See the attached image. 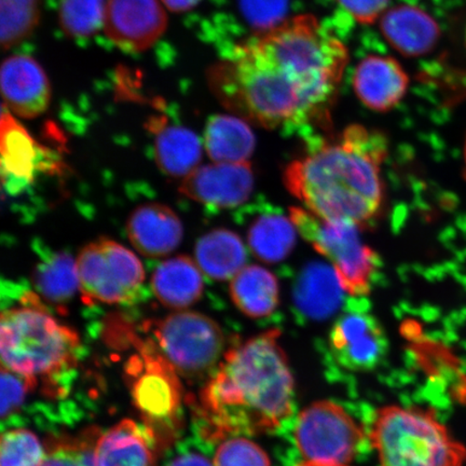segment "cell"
<instances>
[{"label": "cell", "mask_w": 466, "mask_h": 466, "mask_svg": "<svg viewBox=\"0 0 466 466\" xmlns=\"http://www.w3.org/2000/svg\"><path fill=\"white\" fill-rule=\"evenodd\" d=\"M348 61L339 39L299 15L235 46L209 85L226 108L265 129L325 127Z\"/></svg>", "instance_id": "cell-1"}, {"label": "cell", "mask_w": 466, "mask_h": 466, "mask_svg": "<svg viewBox=\"0 0 466 466\" xmlns=\"http://www.w3.org/2000/svg\"><path fill=\"white\" fill-rule=\"evenodd\" d=\"M387 155L388 141L381 132L352 125L291 162L284 183L318 218L363 229L380 217L381 167Z\"/></svg>", "instance_id": "cell-2"}, {"label": "cell", "mask_w": 466, "mask_h": 466, "mask_svg": "<svg viewBox=\"0 0 466 466\" xmlns=\"http://www.w3.org/2000/svg\"><path fill=\"white\" fill-rule=\"evenodd\" d=\"M279 337L268 330L225 353L201 393L217 439L275 432L293 415L295 380Z\"/></svg>", "instance_id": "cell-3"}, {"label": "cell", "mask_w": 466, "mask_h": 466, "mask_svg": "<svg viewBox=\"0 0 466 466\" xmlns=\"http://www.w3.org/2000/svg\"><path fill=\"white\" fill-rule=\"evenodd\" d=\"M79 338L40 304L38 297L25 295L17 306L5 309L0 322L2 366L37 386L56 380L77 362Z\"/></svg>", "instance_id": "cell-4"}, {"label": "cell", "mask_w": 466, "mask_h": 466, "mask_svg": "<svg viewBox=\"0 0 466 466\" xmlns=\"http://www.w3.org/2000/svg\"><path fill=\"white\" fill-rule=\"evenodd\" d=\"M370 437L380 466H463L466 461V448L422 408H380Z\"/></svg>", "instance_id": "cell-5"}, {"label": "cell", "mask_w": 466, "mask_h": 466, "mask_svg": "<svg viewBox=\"0 0 466 466\" xmlns=\"http://www.w3.org/2000/svg\"><path fill=\"white\" fill-rule=\"evenodd\" d=\"M289 218L314 249L331 262L343 290L355 297L370 293L380 259L360 240L358 227L331 223L299 208H290Z\"/></svg>", "instance_id": "cell-6"}, {"label": "cell", "mask_w": 466, "mask_h": 466, "mask_svg": "<svg viewBox=\"0 0 466 466\" xmlns=\"http://www.w3.org/2000/svg\"><path fill=\"white\" fill-rule=\"evenodd\" d=\"M150 348L187 378L207 374L225 355V335L217 322L204 314H170L151 328Z\"/></svg>", "instance_id": "cell-7"}, {"label": "cell", "mask_w": 466, "mask_h": 466, "mask_svg": "<svg viewBox=\"0 0 466 466\" xmlns=\"http://www.w3.org/2000/svg\"><path fill=\"white\" fill-rule=\"evenodd\" d=\"M76 264L79 289L86 302H129L138 294L145 279L137 256L107 238L87 244Z\"/></svg>", "instance_id": "cell-8"}, {"label": "cell", "mask_w": 466, "mask_h": 466, "mask_svg": "<svg viewBox=\"0 0 466 466\" xmlns=\"http://www.w3.org/2000/svg\"><path fill=\"white\" fill-rule=\"evenodd\" d=\"M364 439L362 427L334 401H316L296 420V446L309 462L347 465L357 456Z\"/></svg>", "instance_id": "cell-9"}, {"label": "cell", "mask_w": 466, "mask_h": 466, "mask_svg": "<svg viewBox=\"0 0 466 466\" xmlns=\"http://www.w3.org/2000/svg\"><path fill=\"white\" fill-rule=\"evenodd\" d=\"M329 343L337 362L352 371H370L388 353V339L379 320L363 308H350L336 320Z\"/></svg>", "instance_id": "cell-10"}, {"label": "cell", "mask_w": 466, "mask_h": 466, "mask_svg": "<svg viewBox=\"0 0 466 466\" xmlns=\"http://www.w3.org/2000/svg\"><path fill=\"white\" fill-rule=\"evenodd\" d=\"M104 29L120 49L147 50L167 28V15L159 0H107Z\"/></svg>", "instance_id": "cell-11"}, {"label": "cell", "mask_w": 466, "mask_h": 466, "mask_svg": "<svg viewBox=\"0 0 466 466\" xmlns=\"http://www.w3.org/2000/svg\"><path fill=\"white\" fill-rule=\"evenodd\" d=\"M254 188L249 162L198 167L184 177L179 191L206 206L231 208L246 202Z\"/></svg>", "instance_id": "cell-12"}, {"label": "cell", "mask_w": 466, "mask_h": 466, "mask_svg": "<svg viewBox=\"0 0 466 466\" xmlns=\"http://www.w3.org/2000/svg\"><path fill=\"white\" fill-rule=\"evenodd\" d=\"M5 106L23 118H35L46 112L51 98L48 77L37 61L26 56L7 58L2 66Z\"/></svg>", "instance_id": "cell-13"}, {"label": "cell", "mask_w": 466, "mask_h": 466, "mask_svg": "<svg viewBox=\"0 0 466 466\" xmlns=\"http://www.w3.org/2000/svg\"><path fill=\"white\" fill-rule=\"evenodd\" d=\"M410 78L393 57L370 56L355 69L353 89L365 106L384 113L406 95Z\"/></svg>", "instance_id": "cell-14"}, {"label": "cell", "mask_w": 466, "mask_h": 466, "mask_svg": "<svg viewBox=\"0 0 466 466\" xmlns=\"http://www.w3.org/2000/svg\"><path fill=\"white\" fill-rule=\"evenodd\" d=\"M144 370L133 384L132 395L138 410L154 421L171 419L180 404V389L174 370L147 347Z\"/></svg>", "instance_id": "cell-15"}, {"label": "cell", "mask_w": 466, "mask_h": 466, "mask_svg": "<svg viewBox=\"0 0 466 466\" xmlns=\"http://www.w3.org/2000/svg\"><path fill=\"white\" fill-rule=\"evenodd\" d=\"M127 230L132 246L149 258L171 254L183 238V226L177 215L159 203L144 204L134 209Z\"/></svg>", "instance_id": "cell-16"}, {"label": "cell", "mask_w": 466, "mask_h": 466, "mask_svg": "<svg viewBox=\"0 0 466 466\" xmlns=\"http://www.w3.org/2000/svg\"><path fill=\"white\" fill-rule=\"evenodd\" d=\"M43 150L25 127L3 106L2 172L5 187L17 194L33 182L35 172L43 165Z\"/></svg>", "instance_id": "cell-17"}, {"label": "cell", "mask_w": 466, "mask_h": 466, "mask_svg": "<svg viewBox=\"0 0 466 466\" xmlns=\"http://www.w3.org/2000/svg\"><path fill=\"white\" fill-rule=\"evenodd\" d=\"M380 28L389 44L407 56L428 54L441 36L439 25L433 17L411 5L387 10L381 17Z\"/></svg>", "instance_id": "cell-18"}, {"label": "cell", "mask_w": 466, "mask_h": 466, "mask_svg": "<svg viewBox=\"0 0 466 466\" xmlns=\"http://www.w3.org/2000/svg\"><path fill=\"white\" fill-rule=\"evenodd\" d=\"M153 439L132 420H124L98 437L95 466H157Z\"/></svg>", "instance_id": "cell-19"}, {"label": "cell", "mask_w": 466, "mask_h": 466, "mask_svg": "<svg viewBox=\"0 0 466 466\" xmlns=\"http://www.w3.org/2000/svg\"><path fill=\"white\" fill-rule=\"evenodd\" d=\"M199 266L187 256L163 261L154 272L151 287L163 306L182 310L200 299L203 278Z\"/></svg>", "instance_id": "cell-20"}, {"label": "cell", "mask_w": 466, "mask_h": 466, "mask_svg": "<svg viewBox=\"0 0 466 466\" xmlns=\"http://www.w3.org/2000/svg\"><path fill=\"white\" fill-rule=\"evenodd\" d=\"M155 133V158L160 170L173 177H186L202 158L199 137L186 127L167 125L156 119L150 127Z\"/></svg>", "instance_id": "cell-21"}, {"label": "cell", "mask_w": 466, "mask_h": 466, "mask_svg": "<svg viewBox=\"0 0 466 466\" xmlns=\"http://www.w3.org/2000/svg\"><path fill=\"white\" fill-rule=\"evenodd\" d=\"M196 259L204 275L218 281H226L243 269L247 250L237 233L217 229L207 233L198 241Z\"/></svg>", "instance_id": "cell-22"}, {"label": "cell", "mask_w": 466, "mask_h": 466, "mask_svg": "<svg viewBox=\"0 0 466 466\" xmlns=\"http://www.w3.org/2000/svg\"><path fill=\"white\" fill-rule=\"evenodd\" d=\"M230 294L238 310L252 319L271 316L279 302L276 276L259 266L244 267L232 279Z\"/></svg>", "instance_id": "cell-23"}, {"label": "cell", "mask_w": 466, "mask_h": 466, "mask_svg": "<svg viewBox=\"0 0 466 466\" xmlns=\"http://www.w3.org/2000/svg\"><path fill=\"white\" fill-rule=\"evenodd\" d=\"M204 144L214 162H248L255 149V136L240 116L218 115L208 122Z\"/></svg>", "instance_id": "cell-24"}, {"label": "cell", "mask_w": 466, "mask_h": 466, "mask_svg": "<svg viewBox=\"0 0 466 466\" xmlns=\"http://www.w3.org/2000/svg\"><path fill=\"white\" fill-rule=\"evenodd\" d=\"M296 227L279 214H265L256 218L248 230L250 249L261 260L278 262L288 258L295 247Z\"/></svg>", "instance_id": "cell-25"}, {"label": "cell", "mask_w": 466, "mask_h": 466, "mask_svg": "<svg viewBox=\"0 0 466 466\" xmlns=\"http://www.w3.org/2000/svg\"><path fill=\"white\" fill-rule=\"evenodd\" d=\"M340 288L333 272L325 267H310L297 288L296 304L309 318L324 319L339 306Z\"/></svg>", "instance_id": "cell-26"}, {"label": "cell", "mask_w": 466, "mask_h": 466, "mask_svg": "<svg viewBox=\"0 0 466 466\" xmlns=\"http://www.w3.org/2000/svg\"><path fill=\"white\" fill-rule=\"evenodd\" d=\"M34 283L46 301L67 304L79 288L77 264L66 253L52 254L38 266Z\"/></svg>", "instance_id": "cell-27"}, {"label": "cell", "mask_w": 466, "mask_h": 466, "mask_svg": "<svg viewBox=\"0 0 466 466\" xmlns=\"http://www.w3.org/2000/svg\"><path fill=\"white\" fill-rule=\"evenodd\" d=\"M38 0H0V37L4 48L22 42L37 26Z\"/></svg>", "instance_id": "cell-28"}, {"label": "cell", "mask_w": 466, "mask_h": 466, "mask_svg": "<svg viewBox=\"0 0 466 466\" xmlns=\"http://www.w3.org/2000/svg\"><path fill=\"white\" fill-rule=\"evenodd\" d=\"M104 0H63L60 8L62 31L71 38H87L104 25Z\"/></svg>", "instance_id": "cell-29"}, {"label": "cell", "mask_w": 466, "mask_h": 466, "mask_svg": "<svg viewBox=\"0 0 466 466\" xmlns=\"http://www.w3.org/2000/svg\"><path fill=\"white\" fill-rule=\"evenodd\" d=\"M42 442L31 431H7L0 442V466H40L45 461Z\"/></svg>", "instance_id": "cell-30"}, {"label": "cell", "mask_w": 466, "mask_h": 466, "mask_svg": "<svg viewBox=\"0 0 466 466\" xmlns=\"http://www.w3.org/2000/svg\"><path fill=\"white\" fill-rule=\"evenodd\" d=\"M214 466H271L260 446L244 436L231 437L218 447Z\"/></svg>", "instance_id": "cell-31"}, {"label": "cell", "mask_w": 466, "mask_h": 466, "mask_svg": "<svg viewBox=\"0 0 466 466\" xmlns=\"http://www.w3.org/2000/svg\"><path fill=\"white\" fill-rule=\"evenodd\" d=\"M287 5L288 0H240L244 17L259 32L281 25Z\"/></svg>", "instance_id": "cell-32"}, {"label": "cell", "mask_w": 466, "mask_h": 466, "mask_svg": "<svg viewBox=\"0 0 466 466\" xmlns=\"http://www.w3.org/2000/svg\"><path fill=\"white\" fill-rule=\"evenodd\" d=\"M2 404H0V415L3 420L13 415L17 408L25 403L29 390L34 389L35 384L29 379L2 367Z\"/></svg>", "instance_id": "cell-33"}, {"label": "cell", "mask_w": 466, "mask_h": 466, "mask_svg": "<svg viewBox=\"0 0 466 466\" xmlns=\"http://www.w3.org/2000/svg\"><path fill=\"white\" fill-rule=\"evenodd\" d=\"M95 446L89 442L57 445L40 466H95Z\"/></svg>", "instance_id": "cell-34"}, {"label": "cell", "mask_w": 466, "mask_h": 466, "mask_svg": "<svg viewBox=\"0 0 466 466\" xmlns=\"http://www.w3.org/2000/svg\"><path fill=\"white\" fill-rule=\"evenodd\" d=\"M390 0H338L353 19L363 25H372L387 13Z\"/></svg>", "instance_id": "cell-35"}, {"label": "cell", "mask_w": 466, "mask_h": 466, "mask_svg": "<svg viewBox=\"0 0 466 466\" xmlns=\"http://www.w3.org/2000/svg\"><path fill=\"white\" fill-rule=\"evenodd\" d=\"M167 466H214V464L203 454L189 451L178 454Z\"/></svg>", "instance_id": "cell-36"}, {"label": "cell", "mask_w": 466, "mask_h": 466, "mask_svg": "<svg viewBox=\"0 0 466 466\" xmlns=\"http://www.w3.org/2000/svg\"><path fill=\"white\" fill-rule=\"evenodd\" d=\"M162 2L167 5V8L175 11V13H183V11L194 8L200 0H162Z\"/></svg>", "instance_id": "cell-37"}, {"label": "cell", "mask_w": 466, "mask_h": 466, "mask_svg": "<svg viewBox=\"0 0 466 466\" xmlns=\"http://www.w3.org/2000/svg\"><path fill=\"white\" fill-rule=\"evenodd\" d=\"M297 466H347V465L322 464V463L305 461L304 463H301V464L297 465Z\"/></svg>", "instance_id": "cell-38"}, {"label": "cell", "mask_w": 466, "mask_h": 466, "mask_svg": "<svg viewBox=\"0 0 466 466\" xmlns=\"http://www.w3.org/2000/svg\"><path fill=\"white\" fill-rule=\"evenodd\" d=\"M464 175L466 178V141H465V147H464Z\"/></svg>", "instance_id": "cell-39"}, {"label": "cell", "mask_w": 466, "mask_h": 466, "mask_svg": "<svg viewBox=\"0 0 466 466\" xmlns=\"http://www.w3.org/2000/svg\"><path fill=\"white\" fill-rule=\"evenodd\" d=\"M465 42H466V31H465Z\"/></svg>", "instance_id": "cell-40"}]
</instances>
